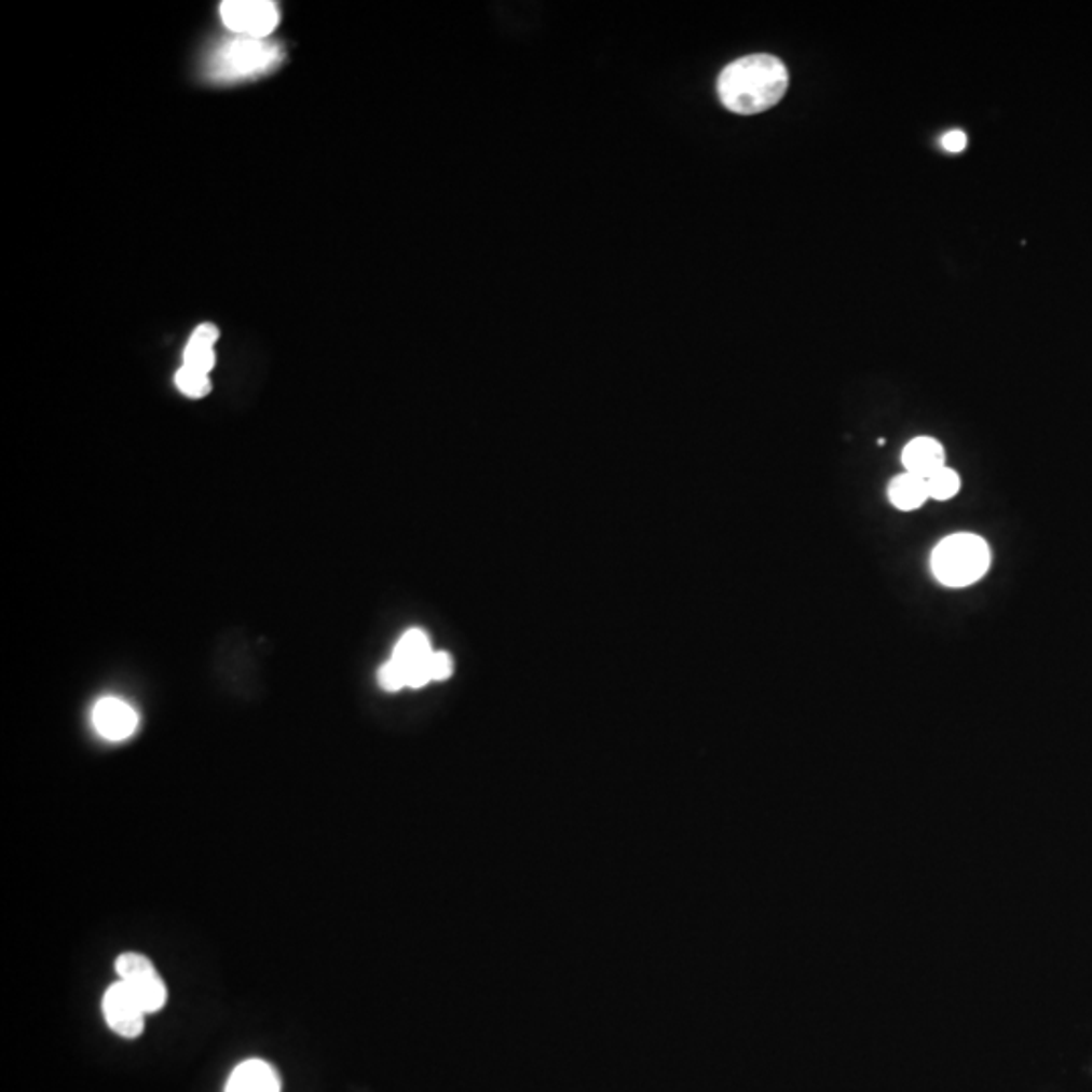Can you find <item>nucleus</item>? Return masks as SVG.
I'll list each match as a JSON object with an SVG mask.
<instances>
[{
	"mask_svg": "<svg viewBox=\"0 0 1092 1092\" xmlns=\"http://www.w3.org/2000/svg\"><path fill=\"white\" fill-rule=\"evenodd\" d=\"M788 87V67L769 53L735 59L724 67L716 81V92L724 108L740 115L772 110L783 99Z\"/></svg>",
	"mask_w": 1092,
	"mask_h": 1092,
	"instance_id": "obj_1",
	"label": "nucleus"
},
{
	"mask_svg": "<svg viewBox=\"0 0 1092 1092\" xmlns=\"http://www.w3.org/2000/svg\"><path fill=\"white\" fill-rule=\"evenodd\" d=\"M286 62V49L272 39L233 35L210 49L203 76L215 85H231L270 76Z\"/></svg>",
	"mask_w": 1092,
	"mask_h": 1092,
	"instance_id": "obj_2",
	"label": "nucleus"
},
{
	"mask_svg": "<svg viewBox=\"0 0 1092 1092\" xmlns=\"http://www.w3.org/2000/svg\"><path fill=\"white\" fill-rule=\"evenodd\" d=\"M989 569V548L975 534H953L932 550V573L947 587H967Z\"/></svg>",
	"mask_w": 1092,
	"mask_h": 1092,
	"instance_id": "obj_3",
	"label": "nucleus"
},
{
	"mask_svg": "<svg viewBox=\"0 0 1092 1092\" xmlns=\"http://www.w3.org/2000/svg\"><path fill=\"white\" fill-rule=\"evenodd\" d=\"M115 971L129 994L146 1013L159 1012L166 1004V985L154 964L140 953H122L115 959Z\"/></svg>",
	"mask_w": 1092,
	"mask_h": 1092,
	"instance_id": "obj_4",
	"label": "nucleus"
},
{
	"mask_svg": "<svg viewBox=\"0 0 1092 1092\" xmlns=\"http://www.w3.org/2000/svg\"><path fill=\"white\" fill-rule=\"evenodd\" d=\"M229 31L251 39H270L279 25V6L272 0H227L219 6Z\"/></svg>",
	"mask_w": 1092,
	"mask_h": 1092,
	"instance_id": "obj_5",
	"label": "nucleus"
},
{
	"mask_svg": "<svg viewBox=\"0 0 1092 1092\" xmlns=\"http://www.w3.org/2000/svg\"><path fill=\"white\" fill-rule=\"evenodd\" d=\"M101 1010L108 1026L122 1038H138L145 1032L146 1012L129 994L128 987L118 981L106 992Z\"/></svg>",
	"mask_w": 1092,
	"mask_h": 1092,
	"instance_id": "obj_6",
	"label": "nucleus"
},
{
	"mask_svg": "<svg viewBox=\"0 0 1092 1092\" xmlns=\"http://www.w3.org/2000/svg\"><path fill=\"white\" fill-rule=\"evenodd\" d=\"M94 726L108 740H126L138 728L136 710L120 698H104L94 708Z\"/></svg>",
	"mask_w": 1092,
	"mask_h": 1092,
	"instance_id": "obj_7",
	"label": "nucleus"
},
{
	"mask_svg": "<svg viewBox=\"0 0 1092 1092\" xmlns=\"http://www.w3.org/2000/svg\"><path fill=\"white\" fill-rule=\"evenodd\" d=\"M282 1080L272 1064L247 1061L240 1064L227 1080L226 1092H279Z\"/></svg>",
	"mask_w": 1092,
	"mask_h": 1092,
	"instance_id": "obj_8",
	"label": "nucleus"
},
{
	"mask_svg": "<svg viewBox=\"0 0 1092 1092\" xmlns=\"http://www.w3.org/2000/svg\"><path fill=\"white\" fill-rule=\"evenodd\" d=\"M904 472L929 480L941 467H945V450L932 437H916L902 451Z\"/></svg>",
	"mask_w": 1092,
	"mask_h": 1092,
	"instance_id": "obj_9",
	"label": "nucleus"
},
{
	"mask_svg": "<svg viewBox=\"0 0 1092 1092\" xmlns=\"http://www.w3.org/2000/svg\"><path fill=\"white\" fill-rule=\"evenodd\" d=\"M221 332L215 324H201L194 328L193 335L189 338L187 346H185V367L189 369L201 370L205 374H209L213 367H215V342L219 340Z\"/></svg>",
	"mask_w": 1092,
	"mask_h": 1092,
	"instance_id": "obj_10",
	"label": "nucleus"
},
{
	"mask_svg": "<svg viewBox=\"0 0 1092 1092\" xmlns=\"http://www.w3.org/2000/svg\"><path fill=\"white\" fill-rule=\"evenodd\" d=\"M888 499L899 510L909 513V510L920 508L931 496H929L927 480L904 472L888 486Z\"/></svg>",
	"mask_w": 1092,
	"mask_h": 1092,
	"instance_id": "obj_11",
	"label": "nucleus"
},
{
	"mask_svg": "<svg viewBox=\"0 0 1092 1092\" xmlns=\"http://www.w3.org/2000/svg\"><path fill=\"white\" fill-rule=\"evenodd\" d=\"M432 654L434 652H432V645H429V638L421 629H411L395 645L393 659L399 661L401 666H409V664H415V661H421V659L429 658Z\"/></svg>",
	"mask_w": 1092,
	"mask_h": 1092,
	"instance_id": "obj_12",
	"label": "nucleus"
},
{
	"mask_svg": "<svg viewBox=\"0 0 1092 1092\" xmlns=\"http://www.w3.org/2000/svg\"><path fill=\"white\" fill-rule=\"evenodd\" d=\"M175 383H177L178 391L191 399H201L210 393L209 374H205L201 370L189 369L185 365L177 370Z\"/></svg>",
	"mask_w": 1092,
	"mask_h": 1092,
	"instance_id": "obj_13",
	"label": "nucleus"
},
{
	"mask_svg": "<svg viewBox=\"0 0 1092 1092\" xmlns=\"http://www.w3.org/2000/svg\"><path fill=\"white\" fill-rule=\"evenodd\" d=\"M927 488H929L931 499L948 500L959 492L961 480L955 469L945 466L941 467L937 474H932L931 478L927 480Z\"/></svg>",
	"mask_w": 1092,
	"mask_h": 1092,
	"instance_id": "obj_14",
	"label": "nucleus"
},
{
	"mask_svg": "<svg viewBox=\"0 0 1092 1092\" xmlns=\"http://www.w3.org/2000/svg\"><path fill=\"white\" fill-rule=\"evenodd\" d=\"M379 682L381 686L388 692L401 691L407 686L405 682V668H402L399 661L391 658L386 661L385 666L379 670Z\"/></svg>",
	"mask_w": 1092,
	"mask_h": 1092,
	"instance_id": "obj_15",
	"label": "nucleus"
},
{
	"mask_svg": "<svg viewBox=\"0 0 1092 1092\" xmlns=\"http://www.w3.org/2000/svg\"><path fill=\"white\" fill-rule=\"evenodd\" d=\"M429 672H432V680H448L453 672V661H451L450 654L434 652L429 658Z\"/></svg>",
	"mask_w": 1092,
	"mask_h": 1092,
	"instance_id": "obj_16",
	"label": "nucleus"
},
{
	"mask_svg": "<svg viewBox=\"0 0 1092 1092\" xmlns=\"http://www.w3.org/2000/svg\"><path fill=\"white\" fill-rule=\"evenodd\" d=\"M941 146L951 152V154H957V152H964L967 148V136L961 129H951L943 138H941Z\"/></svg>",
	"mask_w": 1092,
	"mask_h": 1092,
	"instance_id": "obj_17",
	"label": "nucleus"
}]
</instances>
